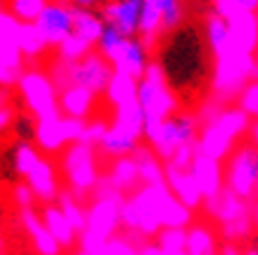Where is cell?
Segmentation results:
<instances>
[{
    "label": "cell",
    "instance_id": "cell-35",
    "mask_svg": "<svg viewBox=\"0 0 258 255\" xmlns=\"http://www.w3.org/2000/svg\"><path fill=\"white\" fill-rule=\"evenodd\" d=\"M92 48H95V44L88 42L86 37H81L79 32H72V35H67V37L62 39V42L55 46V51H58V58L60 60H67V62H79V60H83L88 53H90Z\"/></svg>",
    "mask_w": 258,
    "mask_h": 255
},
{
    "label": "cell",
    "instance_id": "cell-52",
    "mask_svg": "<svg viewBox=\"0 0 258 255\" xmlns=\"http://www.w3.org/2000/svg\"><path fill=\"white\" fill-rule=\"evenodd\" d=\"M251 221H253V228L258 230V193L253 196V202H251Z\"/></svg>",
    "mask_w": 258,
    "mask_h": 255
},
{
    "label": "cell",
    "instance_id": "cell-38",
    "mask_svg": "<svg viewBox=\"0 0 258 255\" xmlns=\"http://www.w3.org/2000/svg\"><path fill=\"white\" fill-rule=\"evenodd\" d=\"M19 28H21V21L10 10L0 12V51L19 46Z\"/></svg>",
    "mask_w": 258,
    "mask_h": 255
},
{
    "label": "cell",
    "instance_id": "cell-17",
    "mask_svg": "<svg viewBox=\"0 0 258 255\" xmlns=\"http://www.w3.org/2000/svg\"><path fill=\"white\" fill-rule=\"evenodd\" d=\"M191 175H194V180H196V184H199L201 193H203V200L217 196L226 186L221 161L215 159V156L203 154V152H196V156H194Z\"/></svg>",
    "mask_w": 258,
    "mask_h": 255
},
{
    "label": "cell",
    "instance_id": "cell-19",
    "mask_svg": "<svg viewBox=\"0 0 258 255\" xmlns=\"http://www.w3.org/2000/svg\"><path fill=\"white\" fill-rule=\"evenodd\" d=\"M97 97L99 95H95L86 85L72 83L67 88H62L58 95L60 113H64V115H70V117H83V120H88L97 104Z\"/></svg>",
    "mask_w": 258,
    "mask_h": 255
},
{
    "label": "cell",
    "instance_id": "cell-26",
    "mask_svg": "<svg viewBox=\"0 0 258 255\" xmlns=\"http://www.w3.org/2000/svg\"><path fill=\"white\" fill-rule=\"evenodd\" d=\"M104 97H106L108 106H113V108L120 106V104H127V101L139 99V78H132L127 74L113 71Z\"/></svg>",
    "mask_w": 258,
    "mask_h": 255
},
{
    "label": "cell",
    "instance_id": "cell-43",
    "mask_svg": "<svg viewBox=\"0 0 258 255\" xmlns=\"http://www.w3.org/2000/svg\"><path fill=\"white\" fill-rule=\"evenodd\" d=\"M196 152H199V147H196V143H187V145H180V147L173 152L171 156H168L164 163L168 165H175V168H182V170H191V163H194V156H196Z\"/></svg>",
    "mask_w": 258,
    "mask_h": 255
},
{
    "label": "cell",
    "instance_id": "cell-41",
    "mask_svg": "<svg viewBox=\"0 0 258 255\" xmlns=\"http://www.w3.org/2000/svg\"><path fill=\"white\" fill-rule=\"evenodd\" d=\"M139 253V246L136 241L124 232H115L106 239L104 246V255H136Z\"/></svg>",
    "mask_w": 258,
    "mask_h": 255
},
{
    "label": "cell",
    "instance_id": "cell-12",
    "mask_svg": "<svg viewBox=\"0 0 258 255\" xmlns=\"http://www.w3.org/2000/svg\"><path fill=\"white\" fill-rule=\"evenodd\" d=\"M228 163L224 168L226 186L237 196L251 200L258 193V149L249 145H240L228 154Z\"/></svg>",
    "mask_w": 258,
    "mask_h": 255
},
{
    "label": "cell",
    "instance_id": "cell-46",
    "mask_svg": "<svg viewBox=\"0 0 258 255\" xmlns=\"http://www.w3.org/2000/svg\"><path fill=\"white\" fill-rule=\"evenodd\" d=\"M16 115H14V108L10 106H0V133H5L12 129V124H14Z\"/></svg>",
    "mask_w": 258,
    "mask_h": 255
},
{
    "label": "cell",
    "instance_id": "cell-11",
    "mask_svg": "<svg viewBox=\"0 0 258 255\" xmlns=\"http://www.w3.org/2000/svg\"><path fill=\"white\" fill-rule=\"evenodd\" d=\"M19 92H21L23 106L30 111V115L42 117L48 113H58V85L53 83L51 74L42 69H26L19 80Z\"/></svg>",
    "mask_w": 258,
    "mask_h": 255
},
{
    "label": "cell",
    "instance_id": "cell-9",
    "mask_svg": "<svg viewBox=\"0 0 258 255\" xmlns=\"http://www.w3.org/2000/svg\"><path fill=\"white\" fill-rule=\"evenodd\" d=\"M62 173L70 184V191L79 198L95 193L99 182V163H97V147L88 143H70L62 156Z\"/></svg>",
    "mask_w": 258,
    "mask_h": 255
},
{
    "label": "cell",
    "instance_id": "cell-20",
    "mask_svg": "<svg viewBox=\"0 0 258 255\" xmlns=\"http://www.w3.org/2000/svg\"><path fill=\"white\" fill-rule=\"evenodd\" d=\"M228 30H231V42L233 46L242 48L253 53L258 48V21H256V12H235L233 16L226 19Z\"/></svg>",
    "mask_w": 258,
    "mask_h": 255
},
{
    "label": "cell",
    "instance_id": "cell-30",
    "mask_svg": "<svg viewBox=\"0 0 258 255\" xmlns=\"http://www.w3.org/2000/svg\"><path fill=\"white\" fill-rule=\"evenodd\" d=\"M113 124H118L120 129H124V131H129V133H134L136 138H143L145 115H143V108H141L139 99L115 106V113H113Z\"/></svg>",
    "mask_w": 258,
    "mask_h": 255
},
{
    "label": "cell",
    "instance_id": "cell-29",
    "mask_svg": "<svg viewBox=\"0 0 258 255\" xmlns=\"http://www.w3.org/2000/svg\"><path fill=\"white\" fill-rule=\"evenodd\" d=\"M104 28H106L104 16L97 14L92 7H74V32H79L81 37H86L97 46Z\"/></svg>",
    "mask_w": 258,
    "mask_h": 255
},
{
    "label": "cell",
    "instance_id": "cell-28",
    "mask_svg": "<svg viewBox=\"0 0 258 255\" xmlns=\"http://www.w3.org/2000/svg\"><path fill=\"white\" fill-rule=\"evenodd\" d=\"M219 241L210 225L194 223L187 225V255H212L219 253Z\"/></svg>",
    "mask_w": 258,
    "mask_h": 255
},
{
    "label": "cell",
    "instance_id": "cell-48",
    "mask_svg": "<svg viewBox=\"0 0 258 255\" xmlns=\"http://www.w3.org/2000/svg\"><path fill=\"white\" fill-rule=\"evenodd\" d=\"M247 136H249V143H251L253 147L258 149V117H253V120H251V124H249V131H247Z\"/></svg>",
    "mask_w": 258,
    "mask_h": 255
},
{
    "label": "cell",
    "instance_id": "cell-37",
    "mask_svg": "<svg viewBox=\"0 0 258 255\" xmlns=\"http://www.w3.org/2000/svg\"><path fill=\"white\" fill-rule=\"evenodd\" d=\"M253 228V221H251V212L244 214V216L235 218V221H228V223H221L219 225V232L226 241H233V244H240V241L249 239Z\"/></svg>",
    "mask_w": 258,
    "mask_h": 255
},
{
    "label": "cell",
    "instance_id": "cell-14",
    "mask_svg": "<svg viewBox=\"0 0 258 255\" xmlns=\"http://www.w3.org/2000/svg\"><path fill=\"white\" fill-rule=\"evenodd\" d=\"M141 7L143 0H108L102 7V16L106 26H113L127 37H134L139 35Z\"/></svg>",
    "mask_w": 258,
    "mask_h": 255
},
{
    "label": "cell",
    "instance_id": "cell-21",
    "mask_svg": "<svg viewBox=\"0 0 258 255\" xmlns=\"http://www.w3.org/2000/svg\"><path fill=\"white\" fill-rule=\"evenodd\" d=\"M26 182L32 186V191H35L37 200H42V202H51L53 198H58V193H60L55 168H53V163H51L48 159H44V156L26 175Z\"/></svg>",
    "mask_w": 258,
    "mask_h": 255
},
{
    "label": "cell",
    "instance_id": "cell-16",
    "mask_svg": "<svg viewBox=\"0 0 258 255\" xmlns=\"http://www.w3.org/2000/svg\"><path fill=\"white\" fill-rule=\"evenodd\" d=\"M205 209L217 223H228V221H235V218L244 216V214L251 212V205H247V198L237 196L233 189L224 186L217 196L205 198Z\"/></svg>",
    "mask_w": 258,
    "mask_h": 255
},
{
    "label": "cell",
    "instance_id": "cell-39",
    "mask_svg": "<svg viewBox=\"0 0 258 255\" xmlns=\"http://www.w3.org/2000/svg\"><path fill=\"white\" fill-rule=\"evenodd\" d=\"M46 3L48 0H10L7 7H10V12L19 19V21L35 23V19L42 14V10L46 7Z\"/></svg>",
    "mask_w": 258,
    "mask_h": 255
},
{
    "label": "cell",
    "instance_id": "cell-4",
    "mask_svg": "<svg viewBox=\"0 0 258 255\" xmlns=\"http://www.w3.org/2000/svg\"><path fill=\"white\" fill-rule=\"evenodd\" d=\"M139 104L145 115V127L161 122L180 111V99L168 83L164 64L157 60L148 62L145 74L139 78Z\"/></svg>",
    "mask_w": 258,
    "mask_h": 255
},
{
    "label": "cell",
    "instance_id": "cell-3",
    "mask_svg": "<svg viewBox=\"0 0 258 255\" xmlns=\"http://www.w3.org/2000/svg\"><path fill=\"white\" fill-rule=\"evenodd\" d=\"M171 189L166 182H157V184H141V189L124 196L122 202V225L129 232L139 234V237H155L157 230L161 228V214L166 205Z\"/></svg>",
    "mask_w": 258,
    "mask_h": 255
},
{
    "label": "cell",
    "instance_id": "cell-15",
    "mask_svg": "<svg viewBox=\"0 0 258 255\" xmlns=\"http://www.w3.org/2000/svg\"><path fill=\"white\" fill-rule=\"evenodd\" d=\"M19 223H21L23 232L28 234V239L32 244V250L39 255H58L62 253V246L58 244L53 234L48 232V228L44 225L42 214H37L35 209H19Z\"/></svg>",
    "mask_w": 258,
    "mask_h": 255
},
{
    "label": "cell",
    "instance_id": "cell-6",
    "mask_svg": "<svg viewBox=\"0 0 258 255\" xmlns=\"http://www.w3.org/2000/svg\"><path fill=\"white\" fill-rule=\"evenodd\" d=\"M53 83L58 85V90L67 88V85H86L95 95H104L108 88V80L113 76V64L104 58L99 51H90L83 60L79 62H67V60H55L48 69Z\"/></svg>",
    "mask_w": 258,
    "mask_h": 255
},
{
    "label": "cell",
    "instance_id": "cell-32",
    "mask_svg": "<svg viewBox=\"0 0 258 255\" xmlns=\"http://www.w3.org/2000/svg\"><path fill=\"white\" fill-rule=\"evenodd\" d=\"M157 244L161 255H184L187 253V228L182 225H164L157 230Z\"/></svg>",
    "mask_w": 258,
    "mask_h": 255
},
{
    "label": "cell",
    "instance_id": "cell-54",
    "mask_svg": "<svg viewBox=\"0 0 258 255\" xmlns=\"http://www.w3.org/2000/svg\"><path fill=\"white\" fill-rule=\"evenodd\" d=\"M253 67H256V78H258V48L253 51Z\"/></svg>",
    "mask_w": 258,
    "mask_h": 255
},
{
    "label": "cell",
    "instance_id": "cell-22",
    "mask_svg": "<svg viewBox=\"0 0 258 255\" xmlns=\"http://www.w3.org/2000/svg\"><path fill=\"white\" fill-rule=\"evenodd\" d=\"M42 221L48 228V232L58 239V244L62 246V250H70V248L76 246V241H79V232L74 230V225L70 223V218L64 216L62 209H60L58 205L46 202V207L42 209Z\"/></svg>",
    "mask_w": 258,
    "mask_h": 255
},
{
    "label": "cell",
    "instance_id": "cell-53",
    "mask_svg": "<svg viewBox=\"0 0 258 255\" xmlns=\"http://www.w3.org/2000/svg\"><path fill=\"white\" fill-rule=\"evenodd\" d=\"M74 7H95L99 0H70Z\"/></svg>",
    "mask_w": 258,
    "mask_h": 255
},
{
    "label": "cell",
    "instance_id": "cell-45",
    "mask_svg": "<svg viewBox=\"0 0 258 255\" xmlns=\"http://www.w3.org/2000/svg\"><path fill=\"white\" fill-rule=\"evenodd\" d=\"M12 198H14V205L19 209H30V207H35V202H37V196H35L32 186L28 184V182L16 184L14 189H12Z\"/></svg>",
    "mask_w": 258,
    "mask_h": 255
},
{
    "label": "cell",
    "instance_id": "cell-34",
    "mask_svg": "<svg viewBox=\"0 0 258 255\" xmlns=\"http://www.w3.org/2000/svg\"><path fill=\"white\" fill-rule=\"evenodd\" d=\"M58 207L62 209V214L70 218V223L74 225L76 232L86 230L88 225V207L81 205V198L72 191H62L58 193Z\"/></svg>",
    "mask_w": 258,
    "mask_h": 255
},
{
    "label": "cell",
    "instance_id": "cell-24",
    "mask_svg": "<svg viewBox=\"0 0 258 255\" xmlns=\"http://www.w3.org/2000/svg\"><path fill=\"white\" fill-rule=\"evenodd\" d=\"M139 140L134 133L120 129L118 124H108L106 133H104L102 143H99V149L102 154L108 156V159H115V156H124V154H134L136 147H139Z\"/></svg>",
    "mask_w": 258,
    "mask_h": 255
},
{
    "label": "cell",
    "instance_id": "cell-49",
    "mask_svg": "<svg viewBox=\"0 0 258 255\" xmlns=\"http://www.w3.org/2000/svg\"><path fill=\"white\" fill-rule=\"evenodd\" d=\"M235 5L244 12H256L258 10V0H235Z\"/></svg>",
    "mask_w": 258,
    "mask_h": 255
},
{
    "label": "cell",
    "instance_id": "cell-55",
    "mask_svg": "<svg viewBox=\"0 0 258 255\" xmlns=\"http://www.w3.org/2000/svg\"><path fill=\"white\" fill-rule=\"evenodd\" d=\"M5 250H7V246H5V239L0 237V253H5Z\"/></svg>",
    "mask_w": 258,
    "mask_h": 255
},
{
    "label": "cell",
    "instance_id": "cell-57",
    "mask_svg": "<svg viewBox=\"0 0 258 255\" xmlns=\"http://www.w3.org/2000/svg\"><path fill=\"white\" fill-rule=\"evenodd\" d=\"M256 21H258V10H256Z\"/></svg>",
    "mask_w": 258,
    "mask_h": 255
},
{
    "label": "cell",
    "instance_id": "cell-7",
    "mask_svg": "<svg viewBox=\"0 0 258 255\" xmlns=\"http://www.w3.org/2000/svg\"><path fill=\"white\" fill-rule=\"evenodd\" d=\"M97 51L113 64V71L127 74L132 78H141L148 67V51H145L143 42L134 37H127L113 26H106L102 32V37L97 42Z\"/></svg>",
    "mask_w": 258,
    "mask_h": 255
},
{
    "label": "cell",
    "instance_id": "cell-8",
    "mask_svg": "<svg viewBox=\"0 0 258 255\" xmlns=\"http://www.w3.org/2000/svg\"><path fill=\"white\" fill-rule=\"evenodd\" d=\"M199 129H201L199 115L177 111L175 115L166 117V120H161V122H157V124H150V127H145L143 138H148L150 147L166 161L180 145L196 143Z\"/></svg>",
    "mask_w": 258,
    "mask_h": 255
},
{
    "label": "cell",
    "instance_id": "cell-10",
    "mask_svg": "<svg viewBox=\"0 0 258 255\" xmlns=\"http://www.w3.org/2000/svg\"><path fill=\"white\" fill-rule=\"evenodd\" d=\"M88 120L83 117H70L64 113H48V115L35 117V143L42 152H62L70 143H76L83 133Z\"/></svg>",
    "mask_w": 258,
    "mask_h": 255
},
{
    "label": "cell",
    "instance_id": "cell-51",
    "mask_svg": "<svg viewBox=\"0 0 258 255\" xmlns=\"http://www.w3.org/2000/svg\"><path fill=\"white\" fill-rule=\"evenodd\" d=\"M10 104H12L10 88H0V106H10Z\"/></svg>",
    "mask_w": 258,
    "mask_h": 255
},
{
    "label": "cell",
    "instance_id": "cell-58",
    "mask_svg": "<svg viewBox=\"0 0 258 255\" xmlns=\"http://www.w3.org/2000/svg\"><path fill=\"white\" fill-rule=\"evenodd\" d=\"M212 3H215V0H212Z\"/></svg>",
    "mask_w": 258,
    "mask_h": 255
},
{
    "label": "cell",
    "instance_id": "cell-13",
    "mask_svg": "<svg viewBox=\"0 0 258 255\" xmlns=\"http://www.w3.org/2000/svg\"><path fill=\"white\" fill-rule=\"evenodd\" d=\"M35 26L46 39L48 48H55L74 32V5L70 0H48L42 14L35 19Z\"/></svg>",
    "mask_w": 258,
    "mask_h": 255
},
{
    "label": "cell",
    "instance_id": "cell-44",
    "mask_svg": "<svg viewBox=\"0 0 258 255\" xmlns=\"http://www.w3.org/2000/svg\"><path fill=\"white\" fill-rule=\"evenodd\" d=\"M108 124L104 122V120H90V122H86V127H83V133H81V143H88V145H95V147H99V143H102L104 133H106Z\"/></svg>",
    "mask_w": 258,
    "mask_h": 255
},
{
    "label": "cell",
    "instance_id": "cell-31",
    "mask_svg": "<svg viewBox=\"0 0 258 255\" xmlns=\"http://www.w3.org/2000/svg\"><path fill=\"white\" fill-rule=\"evenodd\" d=\"M205 42L210 46V53L217 55L221 51L231 46V30L226 23L224 16H219L217 12H210L205 16Z\"/></svg>",
    "mask_w": 258,
    "mask_h": 255
},
{
    "label": "cell",
    "instance_id": "cell-56",
    "mask_svg": "<svg viewBox=\"0 0 258 255\" xmlns=\"http://www.w3.org/2000/svg\"><path fill=\"white\" fill-rule=\"evenodd\" d=\"M5 5H7V3H5V0H0V12H3V10H5Z\"/></svg>",
    "mask_w": 258,
    "mask_h": 255
},
{
    "label": "cell",
    "instance_id": "cell-25",
    "mask_svg": "<svg viewBox=\"0 0 258 255\" xmlns=\"http://www.w3.org/2000/svg\"><path fill=\"white\" fill-rule=\"evenodd\" d=\"M136 165H139L141 184H157V182H166V173H164V159L157 154L152 147H136L134 152Z\"/></svg>",
    "mask_w": 258,
    "mask_h": 255
},
{
    "label": "cell",
    "instance_id": "cell-42",
    "mask_svg": "<svg viewBox=\"0 0 258 255\" xmlns=\"http://www.w3.org/2000/svg\"><path fill=\"white\" fill-rule=\"evenodd\" d=\"M237 106L251 117H258V78H251L237 95Z\"/></svg>",
    "mask_w": 258,
    "mask_h": 255
},
{
    "label": "cell",
    "instance_id": "cell-50",
    "mask_svg": "<svg viewBox=\"0 0 258 255\" xmlns=\"http://www.w3.org/2000/svg\"><path fill=\"white\" fill-rule=\"evenodd\" d=\"M240 250H242L240 246H233V241H226V244L219 248V253H226V255H237Z\"/></svg>",
    "mask_w": 258,
    "mask_h": 255
},
{
    "label": "cell",
    "instance_id": "cell-18",
    "mask_svg": "<svg viewBox=\"0 0 258 255\" xmlns=\"http://www.w3.org/2000/svg\"><path fill=\"white\" fill-rule=\"evenodd\" d=\"M164 173H166V184L173 196L180 202H184L187 207L199 209L201 202H203V193H201L199 184L194 180L191 170H182V168H175V165L164 163Z\"/></svg>",
    "mask_w": 258,
    "mask_h": 255
},
{
    "label": "cell",
    "instance_id": "cell-1",
    "mask_svg": "<svg viewBox=\"0 0 258 255\" xmlns=\"http://www.w3.org/2000/svg\"><path fill=\"white\" fill-rule=\"evenodd\" d=\"M122 202L124 193L118 191L108 182L106 175L99 177L97 189L92 193V202L88 207V225L79 232L76 250L83 255H104V246L111 234H115L122 225Z\"/></svg>",
    "mask_w": 258,
    "mask_h": 255
},
{
    "label": "cell",
    "instance_id": "cell-47",
    "mask_svg": "<svg viewBox=\"0 0 258 255\" xmlns=\"http://www.w3.org/2000/svg\"><path fill=\"white\" fill-rule=\"evenodd\" d=\"M139 253L141 255H161V248L157 241H143V244L139 246Z\"/></svg>",
    "mask_w": 258,
    "mask_h": 255
},
{
    "label": "cell",
    "instance_id": "cell-5",
    "mask_svg": "<svg viewBox=\"0 0 258 255\" xmlns=\"http://www.w3.org/2000/svg\"><path fill=\"white\" fill-rule=\"evenodd\" d=\"M212 60H215V64H212V92L221 101L237 99L242 88L251 78H256L253 53L233 46V42L226 51L212 55Z\"/></svg>",
    "mask_w": 258,
    "mask_h": 255
},
{
    "label": "cell",
    "instance_id": "cell-40",
    "mask_svg": "<svg viewBox=\"0 0 258 255\" xmlns=\"http://www.w3.org/2000/svg\"><path fill=\"white\" fill-rule=\"evenodd\" d=\"M164 14V30L173 32L184 23V7L180 0H155Z\"/></svg>",
    "mask_w": 258,
    "mask_h": 255
},
{
    "label": "cell",
    "instance_id": "cell-27",
    "mask_svg": "<svg viewBox=\"0 0 258 255\" xmlns=\"http://www.w3.org/2000/svg\"><path fill=\"white\" fill-rule=\"evenodd\" d=\"M23 71H26V55L14 48H3L0 51V88H14L19 85Z\"/></svg>",
    "mask_w": 258,
    "mask_h": 255
},
{
    "label": "cell",
    "instance_id": "cell-23",
    "mask_svg": "<svg viewBox=\"0 0 258 255\" xmlns=\"http://www.w3.org/2000/svg\"><path fill=\"white\" fill-rule=\"evenodd\" d=\"M106 177L118 191H122L124 196L132 193L134 189H139L141 184V175H139V165H136L134 154H124V156H115L111 161L106 170Z\"/></svg>",
    "mask_w": 258,
    "mask_h": 255
},
{
    "label": "cell",
    "instance_id": "cell-2",
    "mask_svg": "<svg viewBox=\"0 0 258 255\" xmlns=\"http://www.w3.org/2000/svg\"><path fill=\"white\" fill-rule=\"evenodd\" d=\"M251 120L253 117L247 111H242L240 106H221L219 113L201 122L196 147L203 154L226 161L228 154L235 149L237 140L247 136Z\"/></svg>",
    "mask_w": 258,
    "mask_h": 255
},
{
    "label": "cell",
    "instance_id": "cell-33",
    "mask_svg": "<svg viewBox=\"0 0 258 255\" xmlns=\"http://www.w3.org/2000/svg\"><path fill=\"white\" fill-rule=\"evenodd\" d=\"M46 39L42 37V32L37 30L35 23H23L19 28V51L26 55V60H37L46 53Z\"/></svg>",
    "mask_w": 258,
    "mask_h": 255
},
{
    "label": "cell",
    "instance_id": "cell-36",
    "mask_svg": "<svg viewBox=\"0 0 258 255\" xmlns=\"http://www.w3.org/2000/svg\"><path fill=\"white\" fill-rule=\"evenodd\" d=\"M39 159H42V154L37 152L35 145L28 143V140H19L14 145V152H12V168H14V173L19 177H26L37 165Z\"/></svg>",
    "mask_w": 258,
    "mask_h": 255
}]
</instances>
